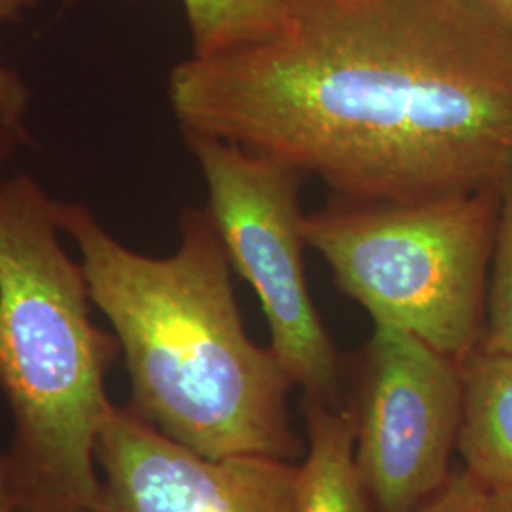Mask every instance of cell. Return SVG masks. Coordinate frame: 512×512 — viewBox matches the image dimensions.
Wrapping results in <instances>:
<instances>
[{"label":"cell","instance_id":"cell-1","mask_svg":"<svg viewBox=\"0 0 512 512\" xmlns=\"http://www.w3.org/2000/svg\"><path fill=\"white\" fill-rule=\"evenodd\" d=\"M183 133L418 202L512 169V27L478 0H285L268 37L169 74Z\"/></svg>","mask_w":512,"mask_h":512},{"label":"cell","instance_id":"cell-2","mask_svg":"<svg viewBox=\"0 0 512 512\" xmlns=\"http://www.w3.org/2000/svg\"><path fill=\"white\" fill-rule=\"evenodd\" d=\"M57 224L80 251L126 361L129 406L148 425L205 458H300L293 378L249 338L207 207L184 209L181 243L165 258L131 251L80 203L57 202Z\"/></svg>","mask_w":512,"mask_h":512},{"label":"cell","instance_id":"cell-3","mask_svg":"<svg viewBox=\"0 0 512 512\" xmlns=\"http://www.w3.org/2000/svg\"><path fill=\"white\" fill-rule=\"evenodd\" d=\"M57 202L27 175L0 192V391L6 452L27 507L101 509L97 444L120 344L95 325L82 264L59 241Z\"/></svg>","mask_w":512,"mask_h":512},{"label":"cell","instance_id":"cell-4","mask_svg":"<svg viewBox=\"0 0 512 512\" xmlns=\"http://www.w3.org/2000/svg\"><path fill=\"white\" fill-rule=\"evenodd\" d=\"M497 213V186L418 202L334 196L304 217V238L374 323L408 330L461 365L484 332Z\"/></svg>","mask_w":512,"mask_h":512},{"label":"cell","instance_id":"cell-5","mask_svg":"<svg viewBox=\"0 0 512 512\" xmlns=\"http://www.w3.org/2000/svg\"><path fill=\"white\" fill-rule=\"evenodd\" d=\"M184 139L202 167L207 211L232 268L262 304L275 357L308 401L336 403L342 361L313 306L304 266L298 192L306 177L226 141L194 133Z\"/></svg>","mask_w":512,"mask_h":512},{"label":"cell","instance_id":"cell-6","mask_svg":"<svg viewBox=\"0 0 512 512\" xmlns=\"http://www.w3.org/2000/svg\"><path fill=\"white\" fill-rule=\"evenodd\" d=\"M461 365L408 330L374 323L359 366L355 458L374 512H418L450 476Z\"/></svg>","mask_w":512,"mask_h":512},{"label":"cell","instance_id":"cell-7","mask_svg":"<svg viewBox=\"0 0 512 512\" xmlns=\"http://www.w3.org/2000/svg\"><path fill=\"white\" fill-rule=\"evenodd\" d=\"M103 512H296L300 465L205 458L112 404L97 444Z\"/></svg>","mask_w":512,"mask_h":512},{"label":"cell","instance_id":"cell-8","mask_svg":"<svg viewBox=\"0 0 512 512\" xmlns=\"http://www.w3.org/2000/svg\"><path fill=\"white\" fill-rule=\"evenodd\" d=\"M458 450L488 490L512 486V359L476 348L461 363Z\"/></svg>","mask_w":512,"mask_h":512},{"label":"cell","instance_id":"cell-9","mask_svg":"<svg viewBox=\"0 0 512 512\" xmlns=\"http://www.w3.org/2000/svg\"><path fill=\"white\" fill-rule=\"evenodd\" d=\"M308 452L300 465L296 512H374L355 458L353 410L304 403Z\"/></svg>","mask_w":512,"mask_h":512},{"label":"cell","instance_id":"cell-10","mask_svg":"<svg viewBox=\"0 0 512 512\" xmlns=\"http://www.w3.org/2000/svg\"><path fill=\"white\" fill-rule=\"evenodd\" d=\"M183 6L196 57L268 37L285 14V0H183Z\"/></svg>","mask_w":512,"mask_h":512},{"label":"cell","instance_id":"cell-11","mask_svg":"<svg viewBox=\"0 0 512 512\" xmlns=\"http://www.w3.org/2000/svg\"><path fill=\"white\" fill-rule=\"evenodd\" d=\"M494 274L486 294V319L478 348L512 359V169L497 184Z\"/></svg>","mask_w":512,"mask_h":512},{"label":"cell","instance_id":"cell-12","mask_svg":"<svg viewBox=\"0 0 512 512\" xmlns=\"http://www.w3.org/2000/svg\"><path fill=\"white\" fill-rule=\"evenodd\" d=\"M38 0H0V23L19 21L23 14L37 6ZM29 105V90L21 82L18 74L10 71L0 61V112L10 122V126L19 131L23 137L31 139L27 133L23 118Z\"/></svg>","mask_w":512,"mask_h":512},{"label":"cell","instance_id":"cell-13","mask_svg":"<svg viewBox=\"0 0 512 512\" xmlns=\"http://www.w3.org/2000/svg\"><path fill=\"white\" fill-rule=\"evenodd\" d=\"M418 512H490L488 488L469 471H452L439 492L427 499Z\"/></svg>","mask_w":512,"mask_h":512},{"label":"cell","instance_id":"cell-14","mask_svg":"<svg viewBox=\"0 0 512 512\" xmlns=\"http://www.w3.org/2000/svg\"><path fill=\"white\" fill-rule=\"evenodd\" d=\"M29 143H31V139L23 137L19 131L12 128L10 122L4 118V114L0 112V192H2L4 184L8 183L6 169L12 162L16 150L29 145Z\"/></svg>","mask_w":512,"mask_h":512},{"label":"cell","instance_id":"cell-15","mask_svg":"<svg viewBox=\"0 0 512 512\" xmlns=\"http://www.w3.org/2000/svg\"><path fill=\"white\" fill-rule=\"evenodd\" d=\"M0 512H19V497L6 452H0Z\"/></svg>","mask_w":512,"mask_h":512},{"label":"cell","instance_id":"cell-16","mask_svg":"<svg viewBox=\"0 0 512 512\" xmlns=\"http://www.w3.org/2000/svg\"><path fill=\"white\" fill-rule=\"evenodd\" d=\"M490 512H512V486L488 490Z\"/></svg>","mask_w":512,"mask_h":512},{"label":"cell","instance_id":"cell-17","mask_svg":"<svg viewBox=\"0 0 512 512\" xmlns=\"http://www.w3.org/2000/svg\"><path fill=\"white\" fill-rule=\"evenodd\" d=\"M478 2L512 27V0H478Z\"/></svg>","mask_w":512,"mask_h":512},{"label":"cell","instance_id":"cell-18","mask_svg":"<svg viewBox=\"0 0 512 512\" xmlns=\"http://www.w3.org/2000/svg\"><path fill=\"white\" fill-rule=\"evenodd\" d=\"M19 512H103L95 507H27L19 503Z\"/></svg>","mask_w":512,"mask_h":512},{"label":"cell","instance_id":"cell-19","mask_svg":"<svg viewBox=\"0 0 512 512\" xmlns=\"http://www.w3.org/2000/svg\"><path fill=\"white\" fill-rule=\"evenodd\" d=\"M80 2H86V0H63V6L71 8V6H76ZM110 2H135V0H110Z\"/></svg>","mask_w":512,"mask_h":512}]
</instances>
